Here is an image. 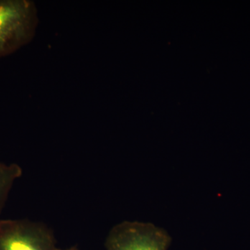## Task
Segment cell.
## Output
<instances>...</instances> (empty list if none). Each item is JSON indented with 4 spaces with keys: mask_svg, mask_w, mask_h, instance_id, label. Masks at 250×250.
Listing matches in <instances>:
<instances>
[{
    "mask_svg": "<svg viewBox=\"0 0 250 250\" xmlns=\"http://www.w3.org/2000/svg\"><path fill=\"white\" fill-rule=\"evenodd\" d=\"M39 24L37 9L31 0H0V59L30 42Z\"/></svg>",
    "mask_w": 250,
    "mask_h": 250,
    "instance_id": "obj_1",
    "label": "cell"
},
{
    "mask_svg": "<svg viewBox=\"0 0 250 250\" xmlns=\"http://www.w3.org/2000/svg\"><path fill=\"white\" fill-rule=\"evenodd\" d=\"M171 237L152 223L124 221L111 229L105 241L106 250H167Z\"/></svg>",
    "mask_w": 250,
    "mask_h": 250,
    "instance_id": "obj_2",
    "label": "cell"
},
{
    "mask_svg": "<svg viewBox=\"0 0 250 250\" xmlns=\"http://www.w3.org/2000/svg\"><path fill=\"white\" fill-rule=\"evenodd\" d=\"M55 238L43 224L0 220V250H57Z\"/></svg>",
    "mask_w": 250,
    "mask_h": 250,
    "instance_id": "obj_3",
    "label": "cell"
},
{
    "mask_svg": "<svg viewBox=\"0 0 250 250\" xmlns=\"http://www.w3.org/2000/svg\"><path fill=\"white\" fill-rule=\"evenodd\" d=\"M22 174V168L18 164H6L0 162V213L11 188Z\"/></svg>",
    "mask_w": 250,
    "mask_h": 250,
    "instance_id": "obj_4",
    "label": "cell"
},
{
    "mask_svg": "<svg viewBox=\"0 0 250 250\" xmlns=\"http://www.w3.org/2000/svg\"><path fill=\"white\" fill-rule=\"evenodd\" d=\"M57 250H80L78 249V248H76V247H72V248H68V249H65V250H61L59 249Z\"/></svg>",
    "mask_w": 250,
    "mask_h": 250,
    "instance_id": "obj_5",
    "label": "cell"
}]
</instances>
